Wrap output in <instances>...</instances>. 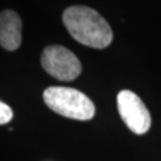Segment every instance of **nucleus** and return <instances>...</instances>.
I'll list each match as a JSON object with an SVG mask.
<instances>
[{
    "label": "nucleus",
    "mask_w": 161,
    "mask_h": 161,
    "mask_svg": "<svg viewBox=\"0 0 161 161\" xmlns=\"http://www.w3.org/2000/svg\"><path fill=\"white\" fill-rule=\"evenodd\" d=\"M12 117H13L12 109L7 104L3 103L0 100V125L8 123L12 119Z\"/></svg>",
    "instance_id": "nucleus-6"
},
{
    "label": "nucleus",
    "mask_w": 161,
    "mask_h": 161,
    "mask_svg": "<svg viewBox=\"0 0 161 161\" xmlns=\"http://www.w3.org/2000/svg\"><path fill=\"white\" fill-rule=\"evenodd\" d=\"M22 43V20L12 10L0 13V46L13 52Z\"/></svg>",
    "instance_id": "nucleus-5"
},
{
    "label": "nucleus",
    "mask_w": 161,
    "mask_h": 161,
    "mask_svg": "<svg viewBox=\"0 0 161 161\" xmlns=\"http://www.w3.org/2000/svg\"><path fill=\"white\" fill-rule=\"evenodd\" d=\"M41 64L48 74L61 81H72L81 73V62L74 53L62 46H48L42 53Z\"/></svg>",
    "instance_id": "nucleus-3"
},
{
    "label": "nucleus",
    "mask_w": 161,
    "mask_h": 161,
    "mask_svg": "<svg viewBox=\"0 0 161 161\" xmlns=\"http://www.w3.org/2000/svg\"><path fill=\"white\" fill-rule=\"evenodd\" d=\"M43 99L49 109L67 118L88 121L96 115V108L92 100L85 93L75 88L48 87L43 92Z\"/></svg>",
    "instance_id": "nucleus-2"
},
{
    "label": "nucleus",
    "mask_w": 161,
    "mask_h": 161,
    "mask_svg": "<svg viewBox=\"0 0 161 161\" xmlns=\"http://www.w3.org/2000/svg\"><path fill=\"white\" fill-rule=\"evenodd\" d=\"M62 20L70 36L86 47L104 49L114 40L109 23L91 7L70 6L64 10Z\"/></svg>",
    "instance_id": "nucleus-1"
},
{
    "label": "nucleus",
    "mask_w": 161,
    "mask_h": 161,
    "mask_svg": "<svg viewBox=\"0 0 161 161\" xmlns=\"http://www.w3.org/2000/svg\"><path fill=\"white\" fill-rule=\"evenodd\" d=\"M119 116L134 134L142 135L150 129L152 117L144 103L136 93L123 90L117 96Z\"/></svg>",
    "instance_id": "nucleus-4"
}]
</instances>
